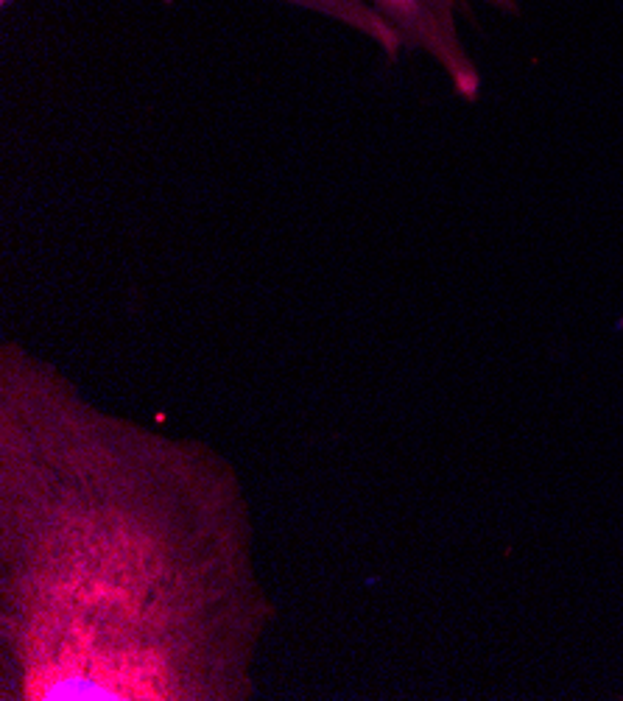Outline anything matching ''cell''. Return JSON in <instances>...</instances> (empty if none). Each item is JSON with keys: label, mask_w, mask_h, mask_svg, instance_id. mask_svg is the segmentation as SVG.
I'll return each mask as SVG.
<instances>
[{"label": "cell", "mask_w": 623, "mask_h": 701, "mask_svg": "<svg viewBox=\"0 0 623 701\" xmlns=\"http://www.w3.org/2000/svg\"><path fill=\"white\" fill-rule=\"evenodd\" d=\"M274 621L235 467L0 347V699L246 701Z\"/></svg>", "instance_id": "6da1fadb"}, {"label": "cell", "mask_w": 623, "mask_h": 701, "mask_svg": "<svg viewBox=\"0 0 623 701\" xmlns=\"http://www.w3.org/2000/svg\"><path fill=\"white\" fill-rule=\"evenodd\" d=\"M333 20L369 39L389 62L402 51L428 54L450 78L453 89L475 101L481 76L456 34V11L464 0H274ZM509 3V0H498Z\"/></svg>", "instance_id": "7a4b0ae2"}, {"label": "cell", "mask_w": 623, "mask_h": 701, "mask_svg": "<svg viewBox=\"0 0 623 701\" xmlns=\"http://www.w3.org/2000/svg\"><path fill=\"white\" fill-rule=\"evenodd\" d=\"M11 3H14V0H0V8H8Z\"/></svg>", "instance_id": "3957f363"}]
</instances>
